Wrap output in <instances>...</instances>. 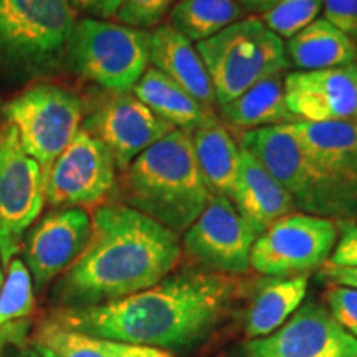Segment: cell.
Listing matches in <instances>:
<instances>
[{
    "label": "cell",
    "instance_id": "cell-1",
    "mask_svg": "<svg viewBox=\"0 0 357 357\" xmlns=\"http://www.w3.org/2000/svg\"><path fill=\"white\" fill-rule=\"evenodd\" d=\"M238 294L240 281L229 275L184 270L121 300L61 307L50 319L128 344L182 349L207 336L229 314Z\"/></svg>",
    "mask_w": 357,
    "mask_h": 357
},
{
    "label": "cell",
    "instance_id": "cell-2",
    "mask_svg": "<svg viewBox=\"0 0 357 357\" xmlns=\"http://www.w3.org/2000/svg\"><path fill=\"white\" fill-rule=\"evenodd\" d=\"M178 235L124 204L100 205L91 236L56 283L66 307L102 305L139 293L164 280L181 260Z\"/></svg>",
    "mask_w": 357,
    "mask_h": 357
},
{
    "label": "cell",
    "instance_id": "cell-3",
    "mask_svg": "<svg viewBox=\"0 0 357 357\" xmlns=\"http://www.w3.org/2000/svg\"><path fill=\"white\" fill-rule=\"evenodd\" d=\"M119 192L136 208L174 234H184L207 207L212 192L197 166L190 134L174 129L123 171Z\"/></svg>",
    "mask_w": 357,
    "mask_h": 357
},
{
    "label": "cell",
    "instance_id": "cell-4",
    "mask_svg": "<svg viewBox=\"0 0 357 357\" xmlns=\"http://www.w3.org/2000/svg\"><path fill=\"white\" fill-rule=\"evenodd\" d=\"M195 47L220 108L261 79L284 73L289 66L283 38L271 32L260 17H245Z\"/></svg>",
    "mask_w": 357,
    "mask_h": 357
},
{
    "label": "cell",
    "instance_id": "cell-5",
    "mask_svg": "<svg viewBox=\"0 0 357 357\" xmlns=\"http://www.w3.org/2000/svg\"><path fill=\"white\" fill-rule=\"evenodd\" d=\"M77 20L68 0H0V65L25 77L53 70Z\"/></svg>",
    "mask_w": 357,
    "mask_h": 357
},
{
    "label": "cell",
    "instance_id": "cell-6",
    "mask_svg": "<svg viewBox=\"0 0 357 357\" xmlns=\"http://www.w3.org/2000/svg\"><path fill=\"white\" fill-rule=\"evenodd\" d=\"M240 146L255 155L280 182L291 197L294 208L328 220H352L336 187L288 124L245 131Z\"/></svg>",
    "mask_w": 357,
    "mask_h": 357
},
{
    "label": "cell",
    "instance_id": "cell-7",
    "mask_svg": "<svg viewBox=\"0 0 357 357\" xmlns=\"http://www.w3.org/2000/svg\"><path fill=\"white\" fill-rule=\"evenodd\" d=\"M65 58L82 78L109 93H129L149 66V30L84 17L75 24Z\"/></svg>",
    "mask_w": 357,
    "mask_h": 357
},
{
    "label": "cell",
    "instance_id": "cell-8",
    "mask_svg": "<svg viewBox=\"0 0 357 357\" xmlns=\"http://www.w3.org/2000/svg\"><path fill=\"white\" fill-rule=\"evenodd\" d=\"M3 116L19 134L25 153L37 160L48 177L53 162L79 131L83 101L58 84L38 83L8 101Z\"/></svg>",
    "mask_w": 357,
    "mask_h": 357
},
{
    "label": "cell",
    "instance_id": "cell-9",
    "mask_svg": "<svg viewBox=\"0 0 357 357\" xmlns=\"http://www.w3.org/2000/svg\"><path fill=\"white\" fill-rule=\"evenodd\" d=\"M47 202V174L20 146L10 124L0 131V260L8 265Z\"/></svg>",
    "mask_w": 357,
    "mask_h": 357
},
{
    "label": "cell",
    "instance_id": "cell-10",
    "mask_svg": "<svg viewBox=\"0 0 357 357\" xmlns=\"http://www.w3.org/2000/svg\"><path fill=\"white\" fill-rule=\"evenodd\" d=\"M336 242L337 227L333 220L289 212L255 240L250 266L273 278L306 275L329 260Z\"/></svg>",
    "mask_w": 357,
    "mask_h": 357
},
{
    "label": "cell",
    "instance_id": "cell-11",
    "mask_svg": "<svg viewBox=\"0 0 357 357\" xmlns=\"http://www.w3.org/2000/svg\"><path fill=\"white\" fill-rule=\"evenodd\" d=\"M258 234L230 199L212 194L207 207L184 231V252L204 271L236 276L250 270Z\"/></svg>",
    "mask_w": 357,
    "mask_h": 357
},
{
    "label": "cell",
    "instance_id": "cell-12",
    "mask_svg": "<svg viewBox=\"0 0 357 357\" xmlns=\"http://www.w3.org/2000/svg\"><path fill=\"white\" fill-rule=\"evenodd\" d=\"M116 169L108 147L79 129L48 172L47 202L55 208L100 204L114 189Z\"/></svg>",
    "mask_w": 357,
    "mask_h": 357
},
{
    "label": "cell",
    "instance_id": "cell-13",
    "mask_svg": "<svg viewBox=\"0 0 357 357\" xmlns=\"http://www.w3.org/2000/svg\"><path fill=\"white\" fill-rule=\"evenodd\" d=\"M83 129L108 147L116 167L124 171L147 147L176 128L129 91L111 93L88 114Z\"/></svg>",
    "mask_w": 357,
    "mask_h": 357
},
{
    "label": "cell",
    "instance_id": "cell-14",
    "mask_svg": "<svg viewBox=\"0 0 357 357\" xmlns=\"http://www.w3.org/2000/svg\"><path fill=\"white\" fill-rule=\"evenodd\" d=\"M248 357H357V337L347 333L328 307L306 303L278 331L252 339Z\"/></svg>",
    "mask_w": 357,
    "mask_h": 357
},
{
    "label": "cell",
    "instance_id": "cell-15",
    "mask_svg": "<svg viewBox=\"0 0 357 357\" xmlns=\"http://www.w3.org/2000/svg\"><path fill=\"white\" fill-rule=\"evenodd\" d=\"M284 101L298 121L357 119V63L284 75Z\"/></svg>",
    "mask_w": 357,
    "mask_h": 357
},
{
    "label": "cell",
    "instance_id": "cell-16",
    "mask_svg": "<svg viewBox=\"0 0 357 357\" xmlns=\"http://www.w3.org/2000/svg\"><path fill=\"white\" fill-rule=\"evenodd\" d=\"M91 236V217L84 208H55L30 230L25 258L38 288L65 273L84 252Z\"/></svg>",
    "mask_w": 357,
    "mask_h": 357
},
{
    "label": "cell",
    "instance_id": "cell-17",
    "mask_svg": "<svg viewBox=\"0 0 357 357\" xmlns=\"http://www.w3.org/2000/svg\"><path fill=\"white\" fill-rule=\"evenodd\" d=\"M288 128L314 158L357 218V119L329 123L294 121Z\"/></svg>",
    "mask_w": 357,
    "mask_h": 357
},
{
    "label": "cell",
    "instance_id": "cell-18",
    "mask_svg": "<svg viewBox=\"0 0 357 357\" xmlns=\"http://www.w3.org/2000/svg\"><path fill=\"white\" fill-rule=\"evenodd\" d=\"M149 65L184 88L205 108L215 109V93L197 47L169 24L149 30Z\"/></svg>",
    "mask_w": 357,
    "mask_h": 357
},
{
    "label": "cell",
    "instance_id": "cell-19",
    "mask_svg": "<svg viewBox=\"0 0 357 357\" xmlns=\"http://www.w3.org/2000/svg\"><path fill=\"white\" fill-rule=\"evenodd\" d=\"M231 204L260 236L271 223L294 208L293 200L252 153L240 146V171Z\"/></svg>",
    "mask_w": 357,
    "mask_h": 357
},
{
    "label": "cell",
    "instance_id": "cell-20",
    "mask_svg": "<svg viewBox=\"0 0 357 357\" xmlns=\"http://www.w3.org/2000/svg\"><path fill=\"white\" fill-rule=\"evenodd\" d=\"M195 160L208 190L231 199L240 171V144H236L215 116L190 132Z\"/></svg>",
    "mask_w": 357,
    "mask_h": 357
},
{
    "label": "cell",
    "instance_id": "cell-21",
    "mask_svg": "<svg viewBox=\"0 0 357 357\" xmlns=\"http://www.w3.org/2000/svg\"><path fill=\"white\" fill-rule=\"evenodd\" d=\"M288 63L312 71L357 63V45L336 26L318 19L284 43Z\"/></svg>",
    "mask_w": 357,
    "mask_h": 357
},
{
    "label": "cell",
    "instance_id": "cell-22",
    "mask_svg": "<svg viewBox=\"0 0 357 357\" xmlns=\"http://www.w3.org/2000/svg\"><path fill=\"white\" fill-rule=\"evenodd\" d=\"M132 95L139 98L164 121L189 134L213 116V111L200 105L184 88L153 66H147L139 82L132 88Z\"/></svg>",
    "mask_w": 357,
    "mask_h": 357
},
{
    "label": "cell",
    "instance_id": "cell-23",
    "mask_svg": "<svg viewBox=\"0 0 357 357\" xmlns=\"http://www.w3.org/2000/svg\"><path fill=\"white\" fill-rule=\"evenodd\" d=\"M220 111L227 123L247 131L298 121L284 101V73L271 75L253 84Z\"/></svg>",
    "mask_w": 357,
    "mask_h": 357
},
{
    "label": "cell",
    "instance_id": "cell-24",
    "mask_svg": "<svg viewBox=\"0 0 357 357\" xmlns=\"http://www.w3.org/2000/svg\"><path fill=\"white\" fill-rule=\"evenodd\" d=\"M307 291L306 275L268 280L258 288L247 312L248 339L266 337L283 326L301 306Z\"/></svg>",
    "mask_w": 357,
    "mask_h": 357
},
{
    "label": "cell",
    "instance_id": "cell-25",
    "mask_svg": "<svg viewBox=\"0 0 357 357\" xmlns=\"http://www.w3.org/2000/svg\"><path fill=\"white\" fill-rule=\"evenodd\" d=\"M35 341L38 347L58 357H174L171 351L91 336L65 328L52 319L40 326Z\"/></svg>",
    "mask_w": 357,
    "mask_h": 357
},
{
    "label": "cell",
    "instance_id": "cell-26",
    "mask_svg": "<svg viewBox=\"0 0 357 357\" xmlns=\"http://www.w3.org/2000/svg\"><path fill=\"white\" fill-rule=\"evenodd\" d=\"M247 12L236 0H181L169 12V25L192 43L220 33L245 19Z\"/></svg>",
    "mask_w": 357,
    "mask_h": 357
},
{
    "label": "cell",
    "instance_id": "cell-27",
    "mask_svg": "<svg viewBox=\"0 0 357 357\" xmlns=\"http://www.w3.org/2000/svg\"><path fill=\"white\" fill-rule=\"evenodd\" d=\"M35 307L33 280L20 258L7 265V273L0 287V328L17 323L32 314Z\"/></svg>",
    "mask_w": 357,
    "mask_h": 357
},
{
    "label": "cell",
    "instance_id": "cell-28",
    "mask_svg": "<svg viewBox=\"0 0 357 357\" xmlns=\"http://www.w3.org/2000/svg\"><path fill=\"white\" fill-rule=\"evenodd\" d=\"M323 2L324 0H278L260 19L271 32L288 40L318 20L323 12Z\"/></svg>",
    "mask_w": 357,
    "mask_h": 357
},
{
    "label": "cell",
    "instance_id": "cell-29",
    "mask_svg": "<svg viewBox=\"0 0 357 357\" xmlns=\"http://www.w3.org/2000/svg\"><path fill=\"white\" fill-rule=\"evenodd\" d=\"M174 0H124L114 15L116 24L139 30H153L171 12Z\"/></svg>",
    "mask_w": 357,
    "mask_h": 357
},
{
    "label": "cell",
    "instance_id": "cell-30",
    "mask_svg": "<svg viewBox=\"0 0 357 357\" xmlns=\"http://www.w3.org/2000/svg\"><path fill=\"white\" fill-rule=\"evenodd\" d=\"M324 301L333 318L357 337V289L331 284L324 293Z\"/></svg>",
    "mask_w": 357,
    "mask_h": 357
},
{
    "label": "cell",
    "instance_id": "cell-31",
    "mask_svg": "<svg viewBox=\"0 0 357 357\" xmlns=\"http://www.w3.org/2000/svg\"><path fill=\"white\" fill-rule=\"evenodd\" d=\"M323 15L357 45V0H324Z\"/></svg>",
    "mask_w": 357,
    "mask_h": 357
},
{
    "label": "cell",
    "instance_id": "cell-32",
    "mask_svg": "<svg viewBox=\"0 0 357 357\" xmlns=\"http://www.w3.org/2000/svg\"><path fill=\"white\" fill-rule=\"evenodd\" d=\"M328 263L334 266H357V222H341V236Z\"/></svg>",
    "mask_w": 357,
    "mask_h": 357
},
{
    "label": "cell",
    "instance_id": "cell-33",
    "mask_svg": "<svg viewBox=\"0 0 357 357\" xmlns=\"http://www.w3.org/2000/svg\"><path fill=\"white\" fill-rule=\"evenodd\" d=\"M68 2L75 10L86 13L91 19L108 20L114 19L124 0H68Z\"/></svg>",
    "mask_w": 357,
    "mask_h": 357
},
{
    "label": "cell",
    "instance_id": "cell-34",
    "mask_svg": "<svg viewBox=\"0 0 357 357\" xmlns=\"http://www.w3.org/2000/svg\"><path fill=\"white\" fill-rule=\"evenodd\" d=\"M319 276L331 284L357 289V266H334L326 261L319 266Z\"/></svg>",
    "mask_w": 357,
    "mask_h": 357
},
{
    "label": "cell",
    "instance_id": "cell-35",
    "mask_svg": "<svg viewBox=\"0 0 357 357\" xmlns=\"http://www.w3.org/2000/svg\"><path fill=\"white\" fill-rule=\"evenodd\" d=\"M245 8L247 13H258V15H263V13L270 10L276 6L278 0H236Z\"/></svg>",
    "mask_w": 357,
    "mask_h": 357
},
{
    "label": "cell",
    "instance_id": "cell-36",
    "mask_svg": "<svg viewBox=\"0 0 357 357\" xmlns=\"http://www.w3.org/2000/svg\"><path fill=\"white\" fill-rule=\"evenodd\" d=\"M24 329H25L24 324H22L20 321L0 328V356H2V351L6 349V346L8 344V342H12L13 339H15L22 331H24Z\"/></svg>",
    "mask_w": 357,
    "mask_h": 357
},
{
    "label": "cell",
    "instance_id": "cell-37",
    "mask_svg": "<svg viewBox=\"0 0 357 357\" xmlns=\"http://www.w3.org/2000/svg\"><path fill=\"white\" fill-rule=\"evenodd\" d=\"M29 357H58V356H55L53 352H50L48 349H43V347L37 346V351L30 352Z\"/></svg>",
    "mask_w": 357,
    "mask_h": 357
},
{
    "label": "cell",
    "instance_id": "cell-38",
    "mask_svg": "<svg viewBox=\"0 0 357 357\" xmlns=\"http://www.w3.org/2000/svg\"><path fill=\"white\" fill-rule=\"evenodd\" d=\"M2 283H3V273L2 270H0V287H2Z\"/></svg>",
    "mask_w": 357,
    "mask_h": 357
}]
</instances>
